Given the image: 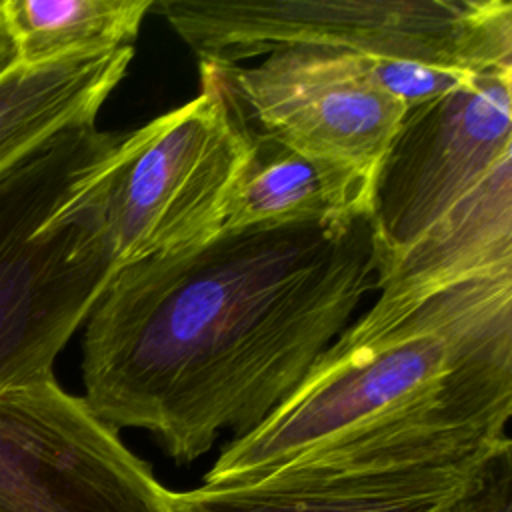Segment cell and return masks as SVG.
Returning <instances> with one entry per match:
<instances>
[{"instance_id":"6da1fadb","label":"cell","mask_w":512,"mask_h":512,"mask_svg":"<svg viewBox=\"0 0 512 512\" xmlns=\"http://www.w3.org/2000/svg\"><path fill=\"white\" fill-rule=\"evenodd\" d=\"M378 290L370 214L222 230L120 268L86 318L84 402L188 464L260 426Z\"/></svg>"},{"instance_id":"7a4b0ae2","label":"cell","mask_w":512,"mask_h":512,"mask_svg":"<svg viewBox=\"0 0 512 512\" xmlns=\"http://www.w3.org/2000/svg\"><path fill=\"white\" fill-rule=\"evenodd\" d=\"M512 274L378 298L202 486L390 480L510 444Z\"/></svg>"},{"instance_id":"3957f363","label":"cell","mask_w":512,"mask_h":512,"mask_svg":"<svg viewBox=\"0 0 512 512\" xmlns=\"http://www.w3.org/2000/svg\"><path fill=\"white\" fill-rule=\"evenodd\" d=\"M370 222L378 298L512 274V66L406 112Z\"/></svg>"},{"instance_id":"277c9868","label":"cell","mask_w":512,"mask_h":512,"mask_svg":"<svg viewBox=\"0 0 512 512\" xmlns=\"http://www.w3.org/2000/svg\"><path fill=\"white\" fill-rule=\"evenodd\" d=\"M124 136L70 126L0 176V390L54 376L116 274L104 196Z\"/></svg>"},{"instance_id":"5b68a950","label":"cell","mask_w":512,"mask_h":512,"mask_svg":"<svg viewBox=\"0 0 512 512\" xmlns=\"http://www.w3.org/2000/svg\"><path fill=\"white\" fill-rule=\"evenodd\" d=\"M152 10L200 64L314 46L470 72L512 66L506 0H154Z\"/></svg>"},{"instance_id":"8992f818","label":"cell","mask_w":512,"mask_h":512,"mask_svg":"<svg viewBox=\"0 0 512 512\" xmlns=\"http://www.w3.org/2000/svg\"><path fill=\"white\" fill-rule=\"evenodd\" d=\"M200 92L126 132L104 214L116 272L214 238L250 152V126L222 74L200 64Z\"/></svg>"},{"instance_id":"52a82bcc","label":"cell","mask_w":512,"mask_h":512,"mask_svg":"<svg viewBox=\"0 0 512 512\" xmlns=\"http://www.w3.org/2000/svg\"><path fill=\"white\" fill-rule=\"evenodd\" d=\"M0 512H172L170 490L54 376L0 390Z\"/></svg>"},{"instance_id":"ba28073f","label":"cell","mask_w":512,"mask_h":512,"mask_svg":"<svg viewBox=\"0 0 512 512\" xmlns=\"http://www.w3.org/2000/svg\"><path fill=\"white\" fill-rule=\"evenodd\" d=\"M216 68L250 128L372 180L408 112L358 54L288 46L256 66Z\"/></svg>"},{"instance_id":"9c48e42d","label":"cell","mask_w":512,"mask_h":512,"mask_svg":"<svg viewBox=\"0 0 512 512\" xmlns=\"http://www.w3.org/2000/svg\"><path fill=\"white\" fill-rule=\"evenodd\" d=\"M510 452L394 482L272 484L170 490L172 512H510Z\"/></svg>"},{"instance_id":"30bf717a","label":"cell","mask_w":512,"mask_h":512,"mask_svg":"<svg viewBox=\"0 0 512 512\" xmlns=\"http://www.w3.org/2000/svg\"><path fill=\"white\" fill-rule=\"evenodd\" d=\"M372 190V178L250 128V152L222 230L350 220L370 214Z\"/></svg>"},{"instance_id":"8fae6325","label":"cell","mask_w":512,"mask_h":512,"mask_svg":"<svg viewBox=\"0 0 512 512\" xmlns=\"http://www.w3.org/2000/svg\"><path fill=\"white\" fill-rule=\"evenodd\" d=\"M132 56L134 48L126 46L6 70L0 76V176L58 132L96 122Z\"/></svg>"},{"instance_id":"7c38bea8","label":"cell","mask_w":512,"mask_h":512,"mask_svg":"<svg viewBox=\"0 0 512 512\" xmlns=\"http://www.w3.org/2000/svg\"><path fill=\"white\" fill-rule=\"evenodd\" d=\"M154 0H4L18 62L42 64L132 46Z\"/></svg>"},{"instance_id":"4fadbf2b","label":"cell","mask_w":512,"mask_h":512,"mask_svg":"<svg viewBox=\"0 0 512 512\" xmlns=\"http://www.w3.org/2000/svg\"><path fill=\"white\" fill-rule=\"evenodd\" d=\"M364 64L372 82L396 98L406 110L452 92L480 74L418 60L364 56Z\"/></svg>"},{"instance_id":"5bb4252c","label":"cell","mask_w":512,"mask_h":512,"mask_svg":"<svg viewBox=\"0 0 512 512\" xmlns=\"http://www.w3.org/2000/svg\"><path fill=\"white\" fill-rule=\"evenodd\" d=\"M16 64H18V54H16L10 28L4 18V0H0V76Z\"/></svg>"}]
</instances>
